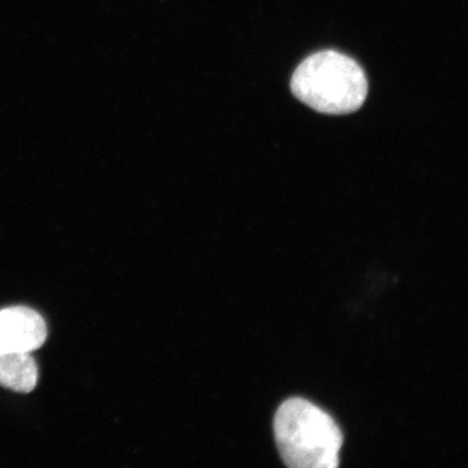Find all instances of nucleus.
Segmentation results:
<instances>
[{"instance_id": "1", "label": "nucleus", "mask_w": 468, "mask_h": 468, "mask_svg": "<svg viewBox=\"0 0 468 468\" xmlns=\"http://www.w3.org/2000/svg\"><path fill=\"white\" fill-rule=\"evenodd\" d=\"M294 97L325 115H347L365 104L368 81L354 58L334 50L304 58L292 73Z\"/></svg>"}, {"instance_id": "2", "label": "nucleus", "mask_w": 468, "mask_h": 468, "mask_svg": "<svg viewBox=\"0 0 468 468\" xmlns=\"http://www.w3.org/2000/svg\"><path fill=\"white\" fill-rule=\"evenodd\" d=\"M280 455L292 468H335L344 436L337 423L302 399L280 406L273 421Z\"/></svg>"}, {"instance_id": "3", "label": "nucleus", "mask_w": 468, "mask_h": 468, "mask_svg": "<svg viewBox=\"0 0 468 468\" xmlns=\"http://www.w3.org/2000/svg\"><path fill=\"white\" fill-rule=\"evenodd\" d=\"M48 338V325L37 311L26 306L0 310V356L34 351Z\"/></svg>"}, {"instance_id": "4", "label": "nucleus", "mask_w": 468, "mask_h": 468, "mask_svg": "<svg viewBox=\"0 0 468 468\" xmlns=\"http://www.w3.org/2000/svg\"><path fill=\"white\" fill-rule=\"evenodd\" d=\"M38 383V366L32 351H14L0 356V387L30 393Z\"/></svg>"}]
</instances>
